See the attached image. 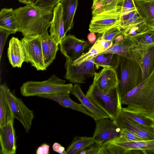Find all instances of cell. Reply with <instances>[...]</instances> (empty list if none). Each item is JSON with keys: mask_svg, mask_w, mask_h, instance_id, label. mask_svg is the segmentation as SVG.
I'll use <instances>...</instances> for the list:
<instances>
[{"mask_svg": "<svg viewBox=\"0 0 154 154\" xmlns=\"http://www.w3.org/2000/svg\"><path fill=\"white\" fill-rule=\"evenodd\" d=\"M15 118L2 89L0 88V127L11 122Z\"/></svg>", "mask_w": 154, "mask_h": 154, "instance_id": "cell-27", "label": "cell"}, {"mask_svg": "<svg viewBox=\"0 0 154 154\" xmlns=\"http://www.w3.org/2000/svg\"><path fill=\"white\" fill-rule=\"evenodd\" d=\"M122 0H104L96 8L92 9V15L109 11L119 6Z\"/></svg>", "mask_w": 154, "mask_h": 154, "instance_id": "cell-31", "label": "cell"}, {"mask_svg": "<svg viewBox=\"0 0 154 154\" xmlns=\"http://www.w3.org/2000/svg\"><path fill=\"white\" fill-rule=\"evenodd\" d=\"M69 95L70 93H67L43 95L39 97L53 100L64 107L81 112L94 119V117L92 114L87 111L81 103H77L72 100Z\"/></svg>", "mask_w": 154, "mask_h": 154, "instance_id": "cell-21", "label": "cell"}, {"mask_svg": "<svg viewBox=\"0 0 154 154\" xmlns=\"http://www.w3.org/2000/svg\"><path fill=\"white\" fill-rule=\"evenodd\" d=\"M122 109L154 122V70L151 74L121 99Z\"/></svg>", "mask_w": 154, "mask_h": 154, "instance_id": "cell-1", "label": "cell"}, {"mask_svg": "<svg viewBox=\"0 0 154 154\" xmlns=\"http://www.w3.org/2000/svg\"><path fill=\"white\" fill-rule=\"evenodd\" d=\"M95 57L76 66L73 65L71 61L66 58L64 66L66 72L64 78L70 82L75 84L85 83L86 77H93L96 72V68L94 63Z\"/></svg>", "mask_w": 154, "mask_h": 154, "instance_id": "cell-9", "label": "cell"}, {"mask_svg": "<svg viewBox=\"0 0 154 154\" xmlns=\"http://www.w3.org/2000/svg\"><path fill=\"white\" fill-rule=\"evenodd\" d=\"M61 0H37L33 4L39 7L53 8Z\"/></svg>", "mask_w": 154, "mask_h": 154, "instance_id": "cell-39", "label": "cell"}, {"mask_svg": "<svg viewBox=\"0 0 154 154\" xmlns=\"http://www.w3.org/2000/svg\"><path fill=\"white\" fill-rule=\"evenodd\" d=\"M132 45L129 38L125 37L122 40L114 42L110 48L98 55L114 54L135 61L132 50Z\"/></svg>", "mask_w": 154, "mask_h": 154, "instance_id": "cell-24", "label": "cell"}, {"mask_svg": "<svg viewBox=\"0 0 154 154\" xmlns=\"http://www.w3.org/2000/svg\"><path fill=\"white\" fill-rule=\"evenodd\" d=\"M129 38L133 45L136 47L149 46L154 44V29L149 27L143 32Z\"/></svg>", "mask_w": 154, "mask_h": 154, "instance_id": "cell-29", "label": "cell"}, {"mask_svg": "<svg viewBox=\"0 0 154 154\" xmlns=\"http://www.w3.org/2000/svg\"><path fill=\"white\" fill-rule=\"evenodd\" d=\"M142 20L138 14L137 10H134L121 14L119 26L123 30L134 23Z\"/></svg>", "mask_w": 154, "mask_h": 154, "instance_id": "cell-30", "label": "cell"}, {"mask_svg": "<svg viewBox=\"0 0 154 154\" xmlns=\"http://www.w3.org/2000/svg\"><path fill=\"white\" fill-rule=\"evenodd\" d=\"M14 123L11 122L0 127L1 151L3 154L16 153L17 146Z\"/></svg>", "mask_w": 154, "mask_h": 154, "instance_id": "cell-15", "label": "cell"}, {"mask_svg": "<svg viewBox=\"0 0 154 154\" xmlns=\"http://www.w3.org/2000/svg\"><path fill=\"white\" fill-rule=\"evenodd\" d=\"M70 93L76 97L85 108L94 116L95 121L109 118L106 113L94 105L84 94L78 84H75L73 86Z\"/></svg>", "mask_w": 154, "mask_h": 154, "instance_id": "cell-18", "label": "cell"}, {"mask_svg": "<svg viewBox=\"0 0 154 154\" xmlns=\"http://www.w3.org/2000/svg\"><path fill=\"white\" fill-rule=\"evenodd\" d=\"M115 70L119 80L117 89L121 99L139 83L141 69L136 61L119 55L118 64Z\"/></svg>", "mask_w": 154, "mask_h": 154, "instance_id": "cell-4", "label": "cell"}, {"mask_svg": "<svg viewBox=\"0 0 154 154\" xmlns=\"http://www.w3.org/2000/svg\"><path fill=\"white\" fill-rule=\"evenodd\" d=\"M40 35L44 63L47 68L55 59L59 50L58 45L49 35L48 30L41 34Z\"/></svg>", "mask_w": 154, "mask_h": 154, "instance_id": "cell-19", "label": "cell"}, {"mask_svg": "<svg viewBox=\"0 0 154 154\" xmlns=\"http://www.w3.org/2000/svg\"><path fill=\"white\" fill-rule=\"evenodd\" d=\"M137 13L148 27L154 29V0H133Z\"/></svg>", "mask_w": 154, "mask_h": 154, "instance_id": "cell-20", "label": "cell"}, {"mask_svg": "<svg viewBox=\"0 0 154 154\" xmlns=\"http://www.w3.org/2000/svg\"><path fill=\"white\" fill-rule=\"evenodd\" d=\"M95 143L92 137L76 136L67 147L66 154H79Z\"/></svg>", "mask_w": 154, "mask_h": 154, "instance_id": "cell-26", "label": "cell"}, {"mask_svg": "<svg viewBox=\"0 0 154 154\" xmlns=\"http://www.w3.org/2000/svg\"><path fill=\"white\" fill-rule=\"evenodd\" d=\"M18 21L19 32L24 36L40 34L48 30L53 16V8L39 7L33 4L14 10Z\"/></svg>", "mask_w": 154, "mask_h": 154, "instance_id": "cell-2", "label": "cell"}, {"mask_svg": "<svg viewBox=\"0 0 154 154\" xmlns=\"http://www.w3.org/2000/svg\"><path fill=\"white\" fill-rule=\"evenodd\" d=\"M104 0H93V3L92 9L94 8L99 5Z\"/></svg>", "mask_w": 154, "mask_h": 154, "instance_id": "cell-46", "label": "cell"}, {"mask_svg": "<svg viewBox=\"0 0 154 154\" xmlns=\"http://www.w3.org/2000/svg\"><path fill=\"white\" fill-rule=\"evenodd\" d=\"M88 38L91 44H94L96 42V36L94 33L91 32L88 35Z\"/></svg>", "mask_w": 154, "mask_h": 154, "instance_id": "cell-45", "label": "cell"}, {"mask_svg": "<svg viewBox=\"0 0 154 154\" xmlns=\"http://www.w3.org/2000/svg\"><path fill=\"white\" fill-rule=\"evenodd\" d=\"M95 42L100 47L103 52L109 49L113 44L112 41L100 39L98 38Z\"/></svg>", "mask_w": 154, "mask_h": 154, "instance_id": "cell-42", "label": "cell"}, {"mask_svg": "<svg viewBox=\"0 0 154 154\" xmlns=\"http://www.w3.org/2000/svg\"><path fill=\"white\" fill-rule=\"evenodd\" d=\"M49 146L47 144H43L39 146L36 151L37 154H49Z\"/></svg>", "mask_w": 154, "mask_h": 154, "instance_id": "cell-43", "label": "cell"}, {"mask_svg": "<svg viewBox=\"0 0 154 154\" xmlns=\"http://www.w3.org/2000/svg\"><path fill=\"white\" fill-rule=\"evenodd\" d=\"M132 50L135 60L141 69L139 83L149 76L154 70V44L141 47L132 45Z\"/></svg>", "mask_w": 154, "mask_h": 154, "instance_id": "cell-10", "label": "cell"}, {"mask_svg": "<svg viewBox=\"0 0 154 154\" xmlns=\"http://www.w3.org/2000/svg\"><path fill=\"white\" fill-rule=\"evenodd\" d=\"M86 95L112 120H114L122 109L121 98L117 88L109 92L106 93L101 91L93 83L90 86Z\"/></svg>", "mask_w": 154, "mask_h": 154, "instance_id": "cell-5", "label": "cell"}, {"mask_svg": "<svg viewBox=\"0 0 154 154\" xmlns=\"http://www.w3.org/2000/svg\"><path fill=\"white\" fill-rule=\"evenodd\" d=\"M124 114L131 120L139 124L149 127H154V122L135 113L122 109Z\"/></svg>", "mask_w": 154, "mask_h": 154, "instance_id": "cell-35", "label": "cell"}, {"mask_svg": "<svg viewBox=\"0 0 154 154\" xmlns=\"http://www.w3.org/2000/svg\"><path fill=\"white\" fill-rule=\"evenodd\" d=\"M62 54L72 63L84 54L88 45V42L79 39L74 35H66L59 44Z\"/></svg>", "mask_w": 154, "mask_h": 154, "instance_id": "cell-11", "label": "cell"}, {"mask_svg": "<svg viewBox=\"0 0 154 154\" xmlns=\"http://www.w3.org/2000/svg\"><path fill=\"white\" fill-rule=\"evenodd\" d=\"M7 52L9 62L13 67L21 68L23 62H29L21 40L17 38L13 37L10 40Z\"/></svg>", "mask_w": 154, "mask_h": 154, "instance_id": "cell-16", "label": "cell"}, {"mask_svg": "<svg viewBox=\"0 0 154 154\" xmlns=\"http://www.w3.org/2000/svg\"><path fill=\"white\" fill-rule=\"evenodd\" d=\"M95 121L96 127L92 137L97 143L101 145L106 140L120 135V129L109 118Z\"/></svg>", "mask_w": 154, "mask_h": 154, "instance_id": "cell-13", "label": "cell"}, {"mask_svg": "<svg viewBox=\"0 0 154 154\" xmlns=\"http://www.w3.org/2000/svg\"><path fill=\"white\" fill-rule=\"evenodd\" d=\"M98 38L100 39L112 41L119 35L124 34L119 26L113 27L101 33Z\"/></svg>", "mask_w": 154, "mask_h": 154, "instance_id": "cell-36", "label": "cell"}, {"mask_svg": "<svg viewBox=\"0 0 154 154\" xmlns=\"http://www.w3.org/2000/svg\"><path fill=\"white\" fill-rule=\"evenodd\" d=\"M0 88L4 92L15 119L21 122L26 132L28 133L34 117L33 111L28 108L20 98L16 96L5 83L1 85Z\"/></svg>", "mask_w": 154, "mask_h": 154, "instance_id": "cell-6", "label": "cell"}, {"mask_svg": "<svg viewBox=\"0 0 154 154\" xmlns=\"http://www.w3.org/2000/svg\"><path fill=\"white\" fill-rule=\"evenodd\" d=\"M148 28L146 23L142 20L134 23L122 30L125 37L129 38L143 32Z\"/></svg>", "mask_w": 154, "mask_h": 154, "instance_id": "cell-32", "label": "cell"}, {"mask_svg": "<svg viewBox=\"0 0 154 154\" xmlns=\"http://www.w3.org/2000/svg\"><path fill=\"white\" fill-rule=\"evenodd\" d=\"M66 82V80L53 75L44 81L24 83L20 88V93L26 97L70 93L73 85L72 83L65 84Z\"/></svg>", "mask_w": 154, "mask_h": 154, "instance_id": "cell-3", "label": "cell"}, {"mask_svg": "<svg viewBox=\"0 0 154 154\" xmlns=\"http://www.w3.org/2000/svg\"><path fill=\"white\" fill-rule=\"evenodd\" d=\"M66 34L73 26V19L77 8L78 0H61Z\"/></svg>", "mask_w": 154, "mask_h": 154, "instance_id": "cell-23", "label": "cell"}, {"mask_svg": "<svg viewBox=\"0 0 154 154\" xmlns=\"http://www.w3.org/2000/svg\"><path fill=\"white\" fill-rule=\"evenodd\" d=\"M113 121L120 129L126 128L144 140L154 139V127H149L133 121L119 111Z\"/></svg>", "mask_w": 154, "mask_h": 154, "instance_id": "cell-12", "label": "cell"}, {"mask_svg": "<svg viewBox=\"0 0 154 154\" xmlns=\"http://www.w3.org/2000/svg\"><path fill=\"white\" fill-rule=\"evenodd\" d=\"M24 48L27 58L31 65L37 70H44L45 64L40 34L24 36L21 40Z\"/></svg>", "mask_w": 154, "mask_h": 154, "instance_id": "cell-8", "label": "cell"}, {"mask_svg": "<svg viewBox=\"0 0 154 154\" xmlns=\"http://www.w3.org/2000/svg\"><path fill=\"white\" fill-rule=\"evenodd\" d=\"M120 5L121 8V14L136 10L133 0H122Z\"/></svg>", "mask_w": 154, "mask_h": 154, "instance_id": "cell-38", "label": "cell"}, {"mask_svg": "<svg viewBox=\"0 0 154 154\" xmlns=\"http://www.w3.org/2000/svg\"><path fill=\"white\" fill-rule=\"evenodd\" d=\"M52 149L54 151L61 154H66V151L64 147L60 144L56 142L52 146Z\"/></svg>", "mask_w": 154, "mask_h": 154, "instance_id": "cell-44", "label": "cell"}, {"mask_svg": "<svg viewBox=\"0 0 154 154\" xmlns=\"http://www.w3.org/2000/svg\"><path fill=\"white\" fill-rule=\"evenodd\" d=\"M120 135L132 141L144 140L126 128L120 129Z\"/></svg>", "mask_w": 154, "mask_h": 154, "instance_id": "cell-40", "label": "cell"}, {"mask_svg": "<svg viewBox=\"0 0 154 154\" xmlns=\"http://www.w3.org/2000/svg\"><path fill=\"white\" fill-rule=\"evenodd\" d=\"M16 32L0 27V59H1L2 54L6 41L8 36L11 34H15Z\"/></svg>", "mask_w": 154, "mask_h": 154, "instance_id": "cell-37", "label": "cell"}, {"mask_svg": "<svg viewBox=\"0 0 154 154\" xmlns=\"http://www.w3.org/2000/svg\"><path fill=\"white\" fill-rule=\"evenodd\" d=\"M0 27L19 31V26L14 10L3 8L0 12Z\"/></svg>", "mask_w": 154, "mask_h": 154, "instance_id": "cell-25", "label": "cell"}, {"mask_svg": "<svg viewBox=\"0 0 154 154\" xmlns=\"http://www.w3.org/2000/svg\"><path fill=\"white\" fill-rule=\"evenodd\" d=\"M50 27V35L56 43L59 45L62 39L66 35L62 8L60 2L53 8V17Z\"/></svg>", "mask_w": 154, "mask_h": 154, "instance_id": "cell-17", "label": "cell"}, {"mask_svg": "<svg viewBox=\"0 0 154 154\" xmlns=\"http://www.w3.org/2000/svg\"><path fill=\"white\" fill-rule=\"evenodd\" d=\"M121 14L120 5L112 10L93 15L89 26L90 32L101 33L119 26Z\"/></svg>", "mask_w": 154, "mask_h": 154, "instance_id": "cell-7", "label": "cell"}, {"mask_svg": "<svg viewBox=\"0 0 154 154\" xmlns=\"http://www.w3.org/2000/svg\"><path fill=\"white\" fill-rule=\"evenodd\" d=\"M37 0H29L30 4H34Z\"/></svg>", "mask_w": 154, "mask_h": 154, "instance_id": "cell-48", "label": "cell"}, {"mask_svg": "<svg viewBox=\"0 0 154 154\" xmlns=\"http://www.w3.org/2000/svg\"><path fill=\"white\" fill-rule=\"evenodd\" d=\"M93 83L102 91L108 93L118 87L119 80L115 69L103 68L94 74Z\"/></svg>", "mask_w": 154, "mask_h": 154, "instance_id": "cell-14", "label": "cell"}, {"mask_svg": "<svg viewBox=\"0 0 154 154\" xmlns=\"http://www.w3.org/2000/svg\"><path fill=\"white\" fill-rule=\"evenodd\" d=\"M119 55L114 54H102L95 57L94 63L96 69L100 67L116 69L119 63Z\"/></svg>", "mask_w": 154, "mask_h": 154, "instance_id": "cell-28", "label": "cell"}, {"mask_svg": "<svg viewBox=\"0 0 154 154\" xmlns=\"http://www.w3.org/2000/svg\"><path fill=\"white\" fill-rule=\"evenodd\" d=\"M18 1L20 3L26 5L30 4L29 0H18Z\"/></svg>", "mask_w": 154, "mask_h": 154, "instance_id": "cell-47", "label": "cell"}, {"mask_svg": "<svg viewBox=\"0 0 154 154\" xmlns=\"http://www.w3.org/2000/svg\"><path fill=\"white\" fill-rule=\"evenodd\" d=\"M105 143L112 144L119 146L128 151L140 150L146 151L147 154H154V139L139 141H125L118 142L106 140Z\"/></svg>", "mask_w": 154, "mask_h": 154, "instance_id": "cell-22", "label": "cell"}, {"mask_svg": "<svg viewBox=\"0 0 154 154\" xmlns=\"http://www.w3.org/2000/svg\"><path fill=\"white\" fill-rule=\"evenodd\" d=\"M128 151L117 145L103 142L101 145L99 154H128Z\"/></svg>", "mask_w": 154, "mask_h": 154, "instance_id": "cell-34", "label": "cell"}, {"mask_svg": "<svg viewBox=\"0 0 154 154\" xmlns=\"http://www.w3.org/2000/svg\"><path fill=\"white\" fill-rule=\"evenodd\" d=\"M100 145L95 143L88 147V149L81 152L79 154H99Z\"/></svg>", "mask_w": 154, "mask_h": 154, "instance_id": "cell-41", "label": "cell"}, {"mask_svg": "<svg viewBox=\"0 0 154 154\" xmlns=\"http://www.w3.org/2000/svg\"><path fill=\"white\" fill-rule=\"evenodd\" d=\"M102 52L100 47L95 42L87 53L84 54L75 60L72 64L75 66L79 65L85 61L93 58Z\"/></svg>", "mask_w": 154, "mask_h": 154, "instance_id": "cell-33", "label": "cell"}]
</instances>
